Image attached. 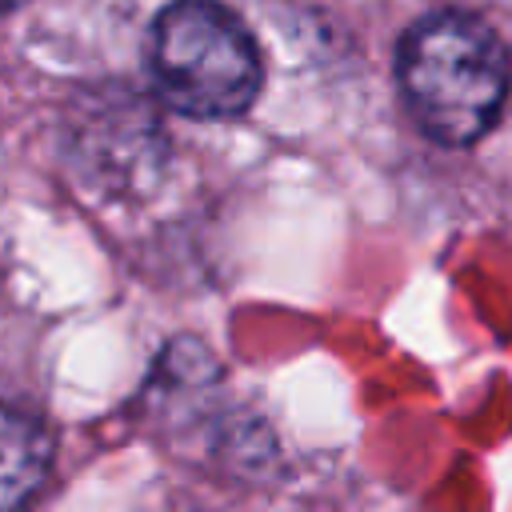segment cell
<instances>
[{
  "label": "cell",
  "instance_id": "4",
  "mask_svg": "<svg viewBox=\"0 0 512 512\" xmlns=\"http://www.w3.org/2000/svg\"><path fill=\"white\" fill-rule=\"evenodd\" d=\"M20 0H0V12H8V8H16Z\"/></svg>",
  "mask_w": 512,
  "mask_h": 512
},
{
  "label": "cell",
  "instance_id": "3",
  "mask_svg": "<svg viewBox=\"0 0 512 512\" xmlns=\"http://www.w3.org/2000/svg\"><path fill=\"white\" fill-rule=\"evenodd\" d=\"M48 460V432L32 416L0 404V508L28 504L48 476Z\"/></svg>",
  "mask_w": 512,
  "mask_h": 512
},
{
  "label": "cell",
  "instance_id": "2",
  "mask_svg": "<svg viewBox=\"0 0 512 512\" xmlns=\"http://www.w3.org/2000/svg\"><path fill=\"white\" fill-rule=\"evenodd\" d=\"M160 96L196 120H228L252 108L264 64L248 28L216 0H172L148 40Z\"/></svg>",
  "mask_w": 512,
  "mask_h": 512
},
{
  "label": "cell",
  "instance_id": "1",
  "mask_svg": "<svg viewBox=\"0 0 512 512\" xmlns=\"http://www.w3.org/2000/svg\"><path fill=\"white\" fill-rule=\"evenodd\" d=\"M396 72L416 124L452 148L480 140L496 124L512 80L500 36L468 12H436L412 24Z\"/></svg>",
  "mask_w": 512,
  "mask_h": 512
}]
</instances>
